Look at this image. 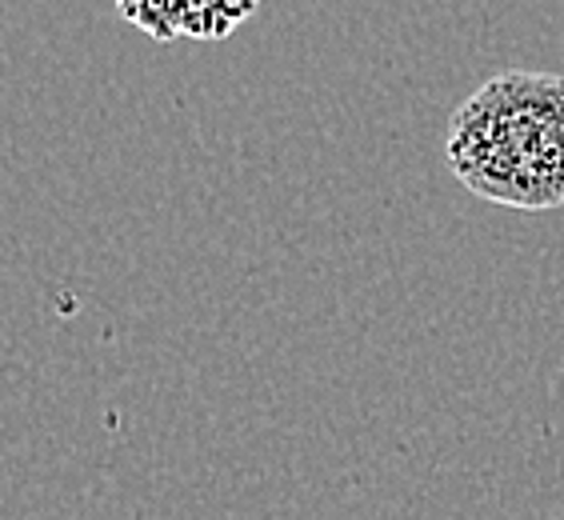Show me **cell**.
Returning <instances> with one entry per match:
<instances>
[{
	"instance_id": "6da1fadb",
	"label": "cell",
	"mask_w": 564,
	"mask_h": 520,
	"mask_svg": "<svg viewBox=\"0 0 564 520\" xmlns=\"http://www.w3.org/2000/svg\"><path fill=\"white\" fill-rule=\"evenodd\" d=\"M448 169L492 205H564V76L500 73L453 117Z\"/></svg>"
},
{
	"instance_id": "7a4b0ae2",
	"label": "cell",
	"mask_w": 564,
	"mask_h": 520,
	"mask_svg": "<svg viewBox=\"0 0 564 520\" xmlns=\"http://www.w3.org/2000/svg\"><path fill=\"white\" fill-rule=\"evenodd\" d=\"M257 0H176V36H228Z\"/></svg>"
}]
</instances>
